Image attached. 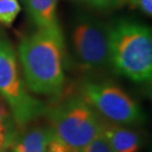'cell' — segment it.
Returning a JSON list of instances; mask_svg holds the SVG:
<instances>
[{"label": "cell", "instance_id": "cell-1", "mask_svg": "<svg viewBox=\"0 0 152 152\" xmlns=\"http://www.w3.org/2000/svg\"><path fill=\"white\" fill-rule=\"evenodd\" d=\"M18 51L29 89L41 95L58 96L65 82L61 30L38 29L20 42Z\"/></svg>", "mask_w": 152, "mask_h": 152}, {"label": "cell", "instance_id": "cell-2", "mask_svg": "<svg viewBox=\"0 0 152 152\" xmlns=\"http://www.w3.org/2000/svg\"><path fill=\"white\" fill-rule=\"evenodd\" d=\"M110 62L118 73L143 83L152 76L150 29L137 23L121 21L108 29Z\"/></svg>", "mask_w": 152, "mask_h": 152}, {"label": "cell", "instance_id": "cell-3", "mask_svg": "<svg viewBox=\"0 0 152 152\" xmlns=\"http://www.w3.org/2000/svg\"><path fill=\"white\" fill-rule=\"evenodd\" d=\"M45 112L53 135L72 152H80L101 134L105 126L95 109L82 96L71 97Z\"/></svg>", "mask_w": 152, "mask_h": 152}, {"label": "cell", "instance_id": "cell-4", "mask_svg": "<svg viewBox=\"0 0 152 152\" xmlns=\"http://www.w3.org/2000/svg\"><path fill=\"white\" fill-rule=\"evenodd\" d=\"M0 96L7 103L14 121L26 127L45 113L47 107L29 94L22 80L16 53L6 39L0 38Z\"/></svg>", "mask_w": 152, "mask_h": 152}, {"label": "cell", "instance_id": "cell-5", "mask_svg": "<svg viewBox=\"0 0 152 152\" xmlns=\"http://www.w3.org/2000/svg\"><path fill=\"white\" fill-rule=\"evenodd\" d=\"M81 92L85 101L113 123L134 124L144 120L137 103L117 85L88 81L82 85Z\"/></svg>", "mask_w": 152, "mask_h": 152}, {"label": "cell", "instance_id": "cell-6", "mask_svg": "<svg viewBox=\"0 0 152 152\" xmlns=\"http://www.w3.org/2000/svg\"><path fill=\"white\" fill-rule=\"evenodd\" d=\"M76 56L85 68H98L110 61L109 36L101 24L83 20L72 35Z\"/></svg>", "mask_w": 152, "mask_h": 152}, {"label": "cell", "instance_id": "cell-7", "mask_svg": "<svg viewBox=\"0 0 152 152\" xmlns=\"http://www.w3.org/2000/svg\"><path fill=\"white\" fill-rule=\"evenodd\" d=\"M50 136V127L35 126L16 133L9 148L12 152H48Z\"/></svg>", "mask_w": 152, "mask_h": 152}, {"label": "cell", "instance_id": "cell-8", "mask_svg": "<svg viewBox=\"0 0 152 152\" xmlns=\"http://www.w3.org/2000/svg\"><path fill=\"white\" fill-rule=\"evenodd\" d=\"M102 134L114 152H137L141 138L136 132L118 126H105Z\"/></svg>", "mask_w": 152, "mask_h": 152}, {"label": "cell", "instance_id": "cell-9", "mask_svg": "<svg viewBox=\"0 0 152 152\" xmlns=\"http://www.w3.org/2000/svg\"><path fill=\"white\" fill-rule=\"evenodd\" d=\"M38 29H60L56 17L58 0H23Z\"/></svg>", "mask_w": 152, "mask_h": 152}, {"label": "cell", "instance_id": "cell-10", "mask_svg": "<svg viewBox=\"0 0 152 152\" xmlns=\"http://www.w3.org/2000/svg\"><path fill=\"white\" fill-rule=\"evenodd\" d=\"M16 124L7 103L0 96V151L8 149L16 132Z\"/></svg>", "mask_w": 152, "mask_h": 152}, {"label": "cell", "instance_id": "cell-11", "mask_svg": "<svg viewBox=\"0 0 152 152\" xmlns=\"http://www.w3.org/2000/svg\"><path fill=\"white\" fill-rule=\"evenodd\" d=\"M21 11L18 0H0V23L11 27Z\"/></svg>", "mask_w": 152, "mask_h": 152}, {"label": "cell", "instance_id": "cell-12", "mask_svg": "<svg viewBox=\"0 0 152 152\" xmlns=\"http://www.w3.org/2000/svg\"><path fill=\"white\" fill-rule=\"evenodd\" d=\"M80 152H114L108 143L107 139L102 134L98 135L95 139H93L89 144L86 145Z\"/></svg>", "mask_w": 152, "mask_h": 152}, {"label": "cell", "instance_id": "cell-13", "mask_svg": "<svg viewBox=\"0 0 152 152\" xmlns=\"http://www.w3.org/2000/svg\"><path fill=\"white\" fill-rule=\"evenodd\" d=\"M80 1L93 6V7L109 8V7H113V6L118 5L121 0H80Z\"/></svg>", "mask_w": 152, "mask_h": 152}, {"label": "cell", "instance_id": "cell-14", "mask_svg": "<svg viewBox=\"0 0 152 152\" xmlns=\"http://www.w3.org/2000/svg\"><path fill=\"white\" fill-rule=\"evenodd\" d=\"M129 2L147 16L152 15V0H129Z\"/></svg>", "mask_w": 152, "mask_h": 152}, {"label": "cell", "instance_id": "cell-15", "mask_svg": "<svg viewBox=\"0 0 152 152\" xmlns=\"http://www.w3.org/2000/svg\"><path fill=\"white\" fill-rule=\"evenodd\" d=\"M0 152H1V151H0Z\"/></svg>", "mask_w": 152, "mask_h": 152}]
</instances>
